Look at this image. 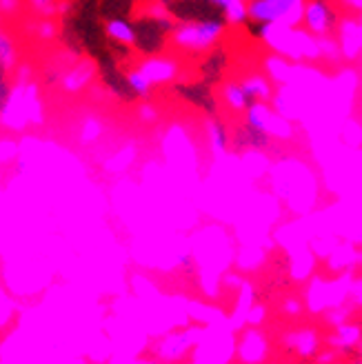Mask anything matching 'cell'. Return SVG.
Returning <instances> with one entry per match:
<instances>
[{
	"instance_id": "cell-1",
	"label": "cell",
	"mask_w": 362,
	"mask_h": 364,
	"mask_svg": "<svg viewBox=\"0 0 362 364\" xmlns=\"http://www.w3.org/2000/svg\"><path fill=\"white\" fill-rule=\"evenodd\" d=\"M258 38L271 47L284 60L294 63H314L320 60L318 41L316 36L304 31L300 27H278V25H260Z\"/></svg>"
},
{
	"instance_id": "cell-2",
	"label": "cell",
	"mask_w": 362,
	"mask_h": 364,
	"mask_svg": "<svg viewBox=\"0 0 362 364\" xmlns=\"http://www.w3.org/2000/svg\"><path fill=\"white\" fill-rule=\"evenodd\" d=\"M307 0H247V21L258 25L300 27Z\"/></svg>"
},
{
	"instance_id": "cell-3",
	"label": "cell",
	"mask_w": 362,
	"mask_h": 364,
	"mask_svg": "<svg viewBox=\"0 0 362 364\" xmlns=\"http://www.w3.org/2000/svg\"><path fill=\"white\" fill-rule=\"evenodd\" d=\"M225 33V23L223 21H201V23H185L174 29L171 41L178 47H185L191 51H203L215 45Z\"/></svg>"
},
{
	"instance_id": "cell-4",
	"label": "cell",
	"mask_w": 362,
	"mask_h": 364,
	"mask_svg": "<svg viewBox=\"0 0 362 364\" xmlns=\"http://www.w3.org/2000/svg\"><path fill=\"white\" fill-rule=\"evenodd\" d=\"M247 129L256 132L265 138H289L292 127L287 120H282L276 112H271L267 102H251L245 112Z\"/></svg>"
},
{
	"instance_id": "cell-5",
	"label": "cell",
	"mask_w": 362,
	"mask_h": 364,
	"mask_svg": "<svg viewBox=\"0 0 362 364\" xmlns=\"http://www.w3.org/2000/svg\"><path fill=\"white\" fill-rule=\"evenodd\" d=\"M304 31H309L316 38L320 36H331L336 29V11L331 9L329 0H307L302 11Z\"/></svg>"
},
{
	"instance_id": "cell-6",
	"label": "cell",
	"mask_w": 362,
	"mask_h": 364,
	"mask_svg": "<svg viewBox=\"0 0 362 364\" xmlns=\"http://www.w3.org/2000/svg\"><path fill=\"white\" fill-rule=\"evenodd\" d=\"M338 27V47L342 58L349 60V63H358L360 60V49H362V27L360 21L353 16L349 18H342V23L336 25Z\"/></svg>"
},
{
	"instance_id": "cell-7",
	"label": "cell",
	"mask_w": 362,
	"mask_h": 364,
	"mask_svg": "<svg viewBox=\"0 0 362 364\" xmlns=\"http://www.w3.org/2000/svg\"><path fill=\"white\" fill-rule=\"evenodd\" d=\"M138 71L151 85H162V82H171L178 76V65L169 58H147L140 63Z\"/></svg>"
},
{
	"instance_id": "cell-8",
	"label": "cell",
	"mask_w": 362,
	"mask_h": 364,
	"mask_svg": "<svg viewBox=\"0 0 362 364\" xmlns=\"http://www.w3.org/2000/svg\"><path fill=\"white\" fill-rule=\"evenodd\" d=\"M94 74H96L94 63L82 60L80 65H76V67L71 69L69 74L63 78V89L67 91V94H78V91H82V89L87 87V82L94 78Z\"/></svg>"
},
{
	"instance_id": "cell-9",
	"label": "cell",
	"mask_w": 362,
	"mask_h": 364,
	"mask_svg": "<svg viewBox=\"0 0 362 364\" xmlns=\"http://www.w3.org/2000/svg\"><path fill=\"white\" fill-rule=\"evenodd\" d=\"M205 3L225 11V21L229 25H245L247 23V3L245 0H205Z\"/></svg>"
},
{
	"instance_id": "cell-10",
	"label": "cell",
	"mask_w": 362,
	"mask_h": 364,
	"mask_svg": "<svg viewBox=\"0 0 362 364\" xmlns=\"http://www.w3.org/2000/svg\"><path fill=\"white\" fill-rule=\"evenodd\" d=\"M105 31H107V36H110L114 43H120V45H136V41H138L136 29L129 23H127V21H122V18H114V21H107Z\"/></svg>"
},
{
	"instance_id": "cell-11",
	"label": "cell",
	"mask_w": 362,
	"mask_h": 364,
	"mask_svg": "<svg viewBox=\"0 0 362 364\" xmlns=\"http://www.w3.org/2000/svg\"><path fill=\"white\" fill-rule=\"evenodd\" d=\"M240 87L245 89V94L251 102H267L274 96V91H271V85L269 80H265L262 76H251V78H245L240 82Z\"/></svg>"
},
{
	"instance_id": "cell-12",
	"label": "cell",
	"mask_w": 362,
	"mask_h": 364,
	"mask_svg": "<svg viewBox=\"0 0 362 364\" xmlns=\"http://www.w3.org/2000/svg\"><path fill=\"white\" fill-rule=\"evenodd\" d=\"M223 98L229 105V109H233V112H247V107L251 105V100L247 98L240 82H227L223 87Z\"/></svg>"
},
{
	"instance_id": "cell-13",
	"label": "cell",
	"mask_w": 362,
	"mask_h": 364,
	"mask_svg": "<svg viewBox=\"0 0 362 364\" xmlns=\"http://www.w3.org/2000/svg\"><path fill=\"white\" fill-rule=\"evenodd\" d=\"M289 344V349L300 353V355H312L316 351V336L312 331H302V333H294L284 340Z\"/></svg>"
},
{
	"instance_id": "cell-14",
	"label": "cell",
	"mask_w": 362,
	"mask_h": 364,
	"mask_svg": "<svg viewBox=\"0 0 362 364\" xmlns=\"http://www.w3.org/2000/svg\"><path fill=\"white\" fill-rule=\"evenodd\" d=\"M207 132H209V142H211V147L213 151H218L223 154L227 147H229V134H227V127L220 122V120H209L207 122Z\"/></svg>"
},
{
	"instance_id": "cell-15",
	"label": "cell",
	"mask_w": 362,
	"mask_h": 364,
	"mask_svg": "<svg viewBox=\"0 0 362 364\" xmlns=\"http://www.w3.org/2000/svg\"><path fill=\"white\" fill-rule=\"evenodd\" d=\"M245 340H247V342L243 344V358H245L247 362H260V360L265 358V353H267V344H265V340H262L258 333H249Z\"/></svg>"
},
{
	"instance_id": "cell-16",
	"label": "cell",
	"mask_w": 362,
	"mask_h": 364,
	"mask_svg": "<svg viewBox=\"0 0 362 364\" xmlns=\"http://www.w3.org/2000/svg\"><path fill=\"white\" fill-rule=\"evenodd\" d=\"M16 65V47L9 38V33L0 27V69L9 71Z\"/></svg>"
},
{
	"instance_id": "cell-17",
	"label": "cell",
	"mask_w": 362,
	"mask_h": 364,
	"mask_svg": "<svg viewBox=\"0 0 362 364\" xmlns=\"http://www.w3.org/2000/svg\"><path fill=\"white\" fill-rule=\"evenodd\" d=\"M318 41V51H320V60H329V63H340L342 60V53L340 47L336 43V38L331 36H320Z\"/></svg>"
},
{
	"instance_id": "cell-18",
	"label": "cell",
	"mask_w": 362,
	"mask_h": 364,
	"mask_svg": "<svg viewBox=\"0 0 362 364\" xmlns=\"http://www.w3.org/2000/svg\"><path fill=\"white\" fill-rule=\"evenodd\" d=\"M127 82H129V87H132V91L136 96H140V98H149L151 96V82L144 78L138 69H132L129 74H127Z\"/></svg>"
},
{
	"instance_id": "cell-19",
	"label": "cell",
	"mask_w": 362,
	"mask_h": 364,
	"mask_svg": "<svg viewBox=\"0 0 362 364\" xmlns=\"http://www.w3.org/2000/svg\"><path fill=\"white\" fill-rule=\"evenodd\" d=\"M102 132V127L96 118H89L85 122V132H82V142H89V140H96L98 134Z\"/></svg>"
},
{
	"instance_id": "cell-20",
	"label": "cell",
	"mask_w": 362,
	"mask_h": 364,
	"mask_svg": "<svg viewBox=\"0 0 362 364\" xmlns=\"http://www.w3.org/2000/svg\"><path fill=\"white\" fill-rule=\"evenodd\" d=\"M38 36H41L43 41H51L53 36H56V25H53L51 21L41 23V27H38Z\"/></svg>"
},
{
	"instance_id": "cell-21",
	"label": "cell",
	"mask_w": 362,
	"mask_h": 364,
	"mask_svg": "<svg viewBox=\"0 0 362 364\" xmlns=\"http://www.w3.org/2000/svg\"><path fill=\"white\" fill-rule=\"evenodd\" d=\"M138 114H140V118H142V120H147V122H154V120H156V116H158L156 107H154V105H149V102H144V105L138 109Z\"/></svg>"
},
{
	"instance_id": "cell-22",
	"label": "cell",
	"mask_w": 362,
	"mask_h": 364,
	"mask_svg": "<svg viewBox=\"0 0 362 364\" xmlns=\"http://www.w3.org/2000/svg\"><path fill=\"white\" fill-rule=\"evenodd\" d=\"M21 7V0H0V14H14Z\"/></svg>"
},
{
	"instance_id": "cell-23",
	"label": "cell",
	"mask_w": 362,
	"mask_h": 364,
	"mask_svg": "<svg viewBox=\"0 0 362 364\" xmlns=\"http://www.w3.org/2000/svg\"><path fill=\"white\" fill-rule=\"evenodd\" d=\"M340 3L347 9H351L353 14H360V9H362V0H340Z\"/></svg>"
},
{
	"instance_id": "cell-24",
	"label": "cell",
	"mask_w": 362,
	"mask_h": 364,
	"mask_svg": "<svg viewBox=\"0 0 362 364\" xmlns=\"http://www.w3.org/2000/svg\"><path fill=\"white\" fill-rule=\"evenodd\" d=\"M67 9H69V5H67V3H63V5H58V11H63V14H65Z\"/></svg>"
},
{
	"instance_id": "cell-25",
	"label": "cell",
	"mask_w": 362,
	"mask_h": 364,
	"mask_svg": "<svg viewBox=\"0 0 362 364\" xmlns=\"http://www.w3.org/2000/svg\"><path fill=\"white\" fill-rule=\"evenodd\" d=\"M245 3H247V0H245Z\"/></svg>"
}]
</instances>
